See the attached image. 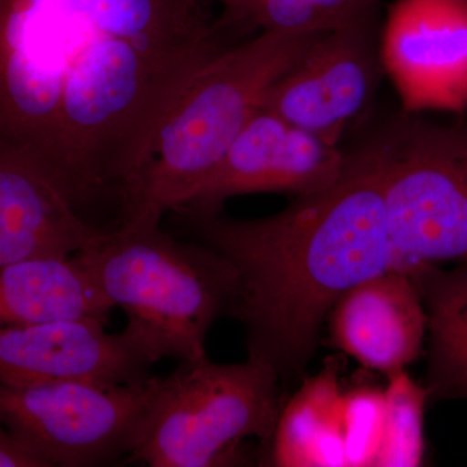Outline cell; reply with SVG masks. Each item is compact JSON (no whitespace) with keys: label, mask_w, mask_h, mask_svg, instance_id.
Returning <instances> with one entry per match:
<instances>
[{"label":"cell","mask_w":467,"mask_h":467,"mask_svg":"<svg viewBox=\"0 0 467 467\" xmlns=\"http://www.w3.org/2000/svg\"><path fill=\"white\" fill-rule=\"evenodd\" d=\"M112 304L75 257H39L0 266V325L66 319L109 321Z\"/></svg>","instance_id":"5bb4252c"},{"label":"cell","mask_w":467,"mask_h":467,"mask_svg":"<svg viewBox=\"0 0 467 467\" xmlns=\"http://www.w3.org/2000/svg\"><path fill=\"white\" fill-rule=\"evenodd\" d=\"M331 340L362 367L387 378L422 353L427 318L413 278L389 270L350 288L330 315Z\"/></svg>","instance_id":"7c38bea8"},{"label":"cell","mask_w":467,"mask_h":467,"mask_svg":"<svg viewBox=\"0 0 467 467\" xmlns=\"http://www.w3.org/2000/svg\"><path fill=\"white\" fill-rule=\"evenodd\" d=\"M342 362L328 358L324 368L304 380L282 405L265 465L346 467L342 429Z\"/></svg>","instance_id":"9a60e30c"},{"label":"cell","mask_w":467,"mask_h":467,"mask_svg":"<svg viewBox=\"0 0 467 467\" xmlns=\"http://www.w3.org/2000/svg\"><path fill=\"white\" fill-rule=\"evenodd\" d=\"M380 21L318 34L273 85L264 109L339 144L386 75Z\"/></svg>","instance_id":"ba28073f"},{"label":"cell","mask_w":467,"mask_h":467,"mask_svg":"<svg viewBox=\"0 0 467 467\" xmlns=\"http://www.w3.org/2000/svg\"><path fill=\"white\" fill-rule=\"evenodd\" d=\"M321 33L259 32L202 67L160 126L119 207L121 227L160 226L220 164L270 88Z\"/></svg>","instance_id":"3957f363"},{"label":"cell","mask_w":467,"mask_h":467,"mask_svg":"<svg viewBox=\"0 0 467 467\" xmlns=\"http://www.w3.org/2000/svg\"><path fill=\"white\" fill-rule=\"evenodd\" d=\"M97 319L0 325V382L11 386L88 380L138 384L150 361L124 334Z\"/></svg>","instance_id":"8fae6325"},{"label":"cell","mask_w":467,"mask_h":467,"mask_svg":"<svg viewBox=\"0 0 467 467\" xmlns=\"http://www.w3.org/2000/svg\"><path fill=\"white\" fill-rule=\"evenodd\" d=\"M386 395L377 387H356L344 392L342 429L346 467L376 463L386 423Z\"/></svg>","instance_id":"d6986e66"},{"label":"cell","mask_w":467,"mask_h":467,"mask_svg":"<svg viewBox=\"0 0 467 467\" xmlns=\"http://www.w3.org/2000/svg\"><path fill=\"white\" fill-rule=\"evenodd\" d=\"M370 140L405 273L420 264L467 263V109L451 121L405 110Z\"/></svg>","instance_id":"8992f818"},{"label":"cell","mask_w":467,"mask_h":467,"mask_svg":"<svg viewBox=\"0 0 467 467\" xmlns=\"http://www.w3.org/2000/svg\"><path fill=\"white\" fill-rule=\"evenodd\" d=\"M405 110L467 109V0H396L380 33Z\"/></svg>","instance_id":"30bf717a"},{"label":"cell","mask_w":467,"mask_h":467,"mask_svg":"<svg viewBox=\"0 0 467 467\" xmlns=\"http://www.w3.org/2000/svg\"><path fill=\"white\" fill-rule=\"evenodd\" d=\"M171 213L232 264L238 285L230 315L244 325L248 358L267 362L281 380L303 374L322 324L347 291L389 270L405 272L370 140L347 150L337 182L273 216Z\"/></svg>","instance_id":"7a4b0ae2"},{"label":"cell","mask_w":467,"mask_h":467,"mask_svg":"<svg viewBox=\"0 0 467 467\" xmlns=\"http://www.w3.org/2000/svg\"><path fill=\"white\" fill-rule=\"evenodd\" d=\"M281 379L265 361H183L155 377L129 462L150 467H217L241 463L242 444L272 441L284 401Z\"/></svg>","instance_id":"5b68a950"},{"label":"cell","mask_w":467,"mask_h":467,"mask_svg":"<svg viewBox=\"0 0 467 467\" xmlns=\"http://www.w3.org/2000/svg\"><path fill=\"white\" fill-rule=\"evenodd\" d=\"M221 26L250 36L259 32L326 33L379 20L380 0H220Z\"/></svg>","instance_id":"e0dca14e"},{"label":"cell","mask_w":467,"mask_h":467,"mask_svg":"<svg viewBox=\"0 0 467 467\" xmlns=\"http://www.w3.org/2000/svg\"><path fill=\"white\" fill-rule=\"evenodd\" d=\"M0 467H45V463L0 423Z\"/></svg>","instance_id":"ffe728a7"},{"label":"cell","mask_w":467,"mask_h":467,"mask_svg":"<svg viewBox=\"0 0 467 467\" xmlns=\"http://www.w3.org/2000/svg\"><path fill=\"white\" fill-rule=\"evenodd\" d=\"M236 42L209 0H0V159L82 217L119 209L169 112Z\"/></svg>","instance_id":"6da1fadb"},{"label":"cell","mask_w":467,"mask_h":467,"mask_svg":"<svg viewBox=\"0 0 467 467\" xmlns=\"http://www.w3.org/2000/svg\"><path fill=\"white\" fill-rule=\"evenodd\" d=\"M386 423L376 467L420 466L425 457L423 420L429 398L426 389L414 382L407 370L389 378Z\"/></svg>","instance_id":"ac0fdd59"},{"label":"cell","mask_w":467,"mask_h":467,"mask_svg":"<svg viewBox=\"0 0 467 467\" xmlns=\"http://www.w3.org/2000/svg\"><path fill=\"white\" fill-rule=\"evenodd\" d=\"M408 275L426 310L427 398L467 400V263L450 270L420 264Z\"/></svg>","instance_id":"2e32d148"},{"label":"cell","mask_w":467,"mask_h":467,"mask_svg":"<svg viewBox=\"0 0 467 467\" xmlns=\"http://www.w3.org/2000/svg\"><path fill=\"white\" fill-rule=\"evenodd\" d=\"M153 382H0V423L45 467L106 465L130 453Z\"/></svg>","instance_id":"52a82bcc"},{"label":"cell","mask_w":467,"mask_h":467,"mask_svg":"<svg viewBox=\"0 0 467 467\" xmlns=\"http://www.w3.org/2000/svg\"><path fill=\"white\" fill-rule=\"evenodd\" d=\"M45 175L0 159V266L72 257L101 235Z\"/></svg>","instance_id":"4fadbf2b"},{"label":"cell","mask_w":467,"mask_h":467,"mask_svg":"<svg viewBox=\"0 0 467 467\" xmlns=\"http://www.w3.org/2000/svg\"><path fill=\"white\" fill-rule=\"evenodd\" d=\"M73 257L113 308L124 310V334L150 365L208 358L209 330L230 315L238 285L223 254L160 226H116Z\"/></svg>","instance_id":"277c9868"},{"label":"cell","mask_w":467,"mask_h":467,"mask_svg":"<svg viewBox=\"0 0 467 467\" xmlns=\"http://www.w3.org/2000/svg\"><path fill=\"white\" fill-rule=\"evenodd\" d=\"M346 164L347 150L340 144L263 107L243 128L220 164L174 211L216 213L227 199L248 193L299 198L337 182Z\"/></svg>","instance_id":"9c48e42d"}]
</instances>
